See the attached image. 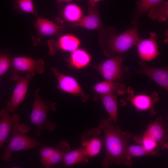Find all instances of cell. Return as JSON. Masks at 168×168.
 Masks as SVG:
<instances>
[{"instance_id":"obj_7","label":"cell","mask_w":168,"mask_h":168,"mask_svg":"<svg viewBox=\"0 0 168 168\" xmlns=\"http://www.w3.org/2000/svg\"><path fill=\"white\" fill-rule=\"evenodd\" d=\"M51 70L57 78V87L61 91L79 97L83 102L87 101L89 96L85 94L77 81L72 77L63 74L56 68L52 67Z\"/></svg>"},{"instance_id":"obj_28","label":"cell","mask_w":168,"mask_h":168,"mask_svg":"<svg viewBox=\"0 0 168 168\" xmlns=\"http://www.w3.org/2000/svg\"><path fill=\"white\" fill-rule=\"evenodd\" d=\"M126 153L128 159L130 161H132V159L134 157L150 155L139 144L128 145L126 149Z\"/></svg>"},{"instance_id":"obj_30","label":"cell","mask_w":168,"mask_h":168,"mask_svg":"<svg viewBox=\"0 0 168 168\" xmlns=\"http://www.w3.org/2000/svg\"><path fill=\"white\" fill-rule=\"evenodd\" d=\"M101 0H88V6H96L98 2Z\"/></svg>"},{"instance_id":"obj_11","label":"cell","mask_w":168,"mask_h":168,"mask_svg":"<svg viewBox=\"0 0 168 168\" xmlns=\"http://www.w3.org/2000/svg\"><path fill=\"white\" fill-rule=\"evenodd\" d=\"M81 43L79 39L71 34H65L57 39L48 41L49 53L51 55H55L59 51L72 52L78 49Z\"/></svg>"},{"instance_id":"obj_3","label":"cell","mask_w":168,"mask_h":168,"mask_svg":"<svg viewBox=\"0 0 168 168\" xmlns=\"http://www.w3.org/2000/svg\"><path fill=\"white\" fill-rule=\"evenodd\" d=\"M29 130V127L25 124L18 122L14 124L10 131V140L2 155L4 161H10L13 153L15 152L43 145L38 140L27 135Z\"/></svg>"},{"instance_id":"obj_8","label":"cell","mask_w":168,"mask_h":168,"mask_svg":"<svg viewBox=\"0 0 168 168\" xmlns=\"http://www.w3.org/2000/svg\"><path fill=\"white\" fill-rule=\"evenodd\" d=\"M11 73L35 72L41 74L45 70V64L41 58L35 59L26 57L12 58Z\"/></svg>"},{"instance_id":"obj_19","label":"cell","mask_w":168,"mask_h":168,"mask_svg":"<svg viewBox=\"0 0 168 168\" xmlns=\"http://www.w3.org/2000/svg\"><path fill=\"white\" fill-rule=\"evenodd\" d=\"M57 146L50 157L42 163L46 168H50L62 161L65 154L70 151L69 144L65 141L63 140L58 142Z\"/></svg>"},{"instance_id":"obj_22","label":"cell","mask_w":168,"mask_h":168,"mask_svg":"<svg viewBox=\"0 0 168 168\" xmlns=\"http://www.w3.org/2000/svg\"><path fill=\"white\" fill-rule=\"evenodd\" d=\"M64 19L67 21L76 23L79 22L83 17V11L81 8L75 3L66 5L62 11Z\"/></svg>"},{"instance_id":"obj_20","label":"cell","mask_w":168,"mask_h":168,"mask_svg":"<svg viewBox=\"0 0 168 168\" xmlns=\"http://www.w3.org/2000/svg\"><path fill=\"white\" fill-rule=\"evenodd\" d=\"M99 96L110 118L116 124L118 120V106L116 94L112 93L99 95Z\"/></svg>"},{"instance_id":"obj_17","label":"cell","mask_w":168,"mask_h":168,"mask_svg":"<svg viewBox=\"0 0 168 168\" xmlns=\"http://www.w3.org/2000/svg\"><path fill=\"white\" fill-rule=\"evenodd\" d=\"M89 158L84 149L82 147L66 153L62 161L65 166L68 167L79 163L85 164L89 161Z\"/></svg>"},{"instance_id":"obj_9","label":"cell","mask_w":168,"mask_h":168,"mask_svg":"<svg viewBox=\"0 0 168 168\" xmlns=\"http://www.w3.org/2000/svg\"><path fill=\"white\" fill-rule=\"evenodd\" d=\"M102 133V130L98 127L91 129L82 136V147L89 158L96 156L100 152L104 143Z\"/></svg>"},{"instance_id":"obj_15","label":"cell","mask_w":168,"mask_h":168,"mask_svg":"<svg viewBox=\"0 0 168 168\" xmlns=\"http://www.w3.org/2000/svg\"><path fill=\"white\" fill-rule=\"evenodd\" d=\"M143 134L157 142L161 148L167 147V134L162 124V117L150 123Z\"/></svg>"},{"instance_id":"obj_26","label":"cell","mask_w":168,"mask_h":168,"mask_svg":"<svg viewBox=\"0 0 168 168\" xmlns=\"http://www.w3.org/2000/svg\"><path fill=\"white\" fill-rule=\"evenodd\" d=\"M133 139L136 143L141 145L151 155H157L159 149L161 148L157 142L143 134L141 136L135 135L133 137Z\"/></svg>"},{"instance_id":"obj_31","label":"cell","mask_w":168,"mask_h":168,"mask_svg":"<svg viewBox=\"0 0 168 168\" xmlns=\"http://www.w3.org/2000/svg\"><path fill=\"white\" fill-rule=\"evenodd\" d=\"M74 0H56L58 3H60L63 2H69Z\"/></svg>"},{"instance_id":"obj_4","label":"cell","mask_w":168,"mask_h":168,"mask_svg":"<svg viewBox=\"0 0 168 168\" xmlns=\"http://www.w3.org/2000/svg\"><path fill=\"white\" fill-rule=\"evenodd\" d=\"M40 89H35L34 93V101L31 114V123L36 128L34 135L37 138L39 137L43 129L53 131L56 127L55 124L50 121L48 117L49 111H55L56 104L43 99L40 96Z\"/></svg>"},{"instance_id":"obj_25","label":"cell","mask_w":168,"mask_h":168,"mask_svg":"<svg viewBox=\"0 0 168 168\" xmlns=\"http://www.w3.org/2000/svg\"><path fill=\"white\" fill-rule=\"evenodd\" d=\"M165 0H138L137 1L134 19L132 21L133 24L138 25V20L146 12L152 7Z\"/></svg>"},{"instance_id":"obj_16","label":"cell","mask_w":168,"mask_h":168,"mask_svg":"<svg viewBox=\"0 0 168 168\" xmlns=\"http://www.w3.org/2000/svg\"><path fill=\"white\" fill-rule=\"evenodd\" d=\"M10 112L5 108L0 110V150L10 132L13 125L20 120V117L18 114H14L11 116Z\"/></svg>"},{"instance_id":"obj_13","label":"cell","mask_w":168,"mask_h":168,"mask_svg":"<svg viewBox=\"0 0 168 168\" xmlns=\"http://www.w3.org/2000/svg\"><path fill=\"white\" fill-rule=\"evenodd\" d=\"M87 13V15L83 17L79 22L73 23L71 26L74 27H81L90 30H100L104 27L96 5L88 6Z\"/></svg>"},{"instance_id":"obj_29","label":"cell","mask_w":168,"mask_h":168,"mask_svg":"<svg viewBox=\"0 0 168 168\" xmlns=\"http://www.w3.org/2000/svg\"><path fill=\"white\" fill-rule=\"evenodd\" d=\"M12 58L7 51L0 54V77L4 74L11 67Z\"/></svg>"},{"instance_id":"obj_6","label":"cell","mask_w":168,"mask_h":168,"mask_svg":"<svg viewBox=\"0 0 168 168\" xmlns=\"http://www.w3.org/2000/svg\"><path fill=\"white\" fill-rule=\"evenodd\" d=\"M124 60L122 54L115 55L93 66L105 80L111 81L118 80L120 79L123 75L122 65Z\"/></svg>"},{"instance_id":"obj_27","label":"cell","mask_w":168,"mask_h":168,"mask_svg":"<svg viewBox=\"0 0 168 168\" xmlns=\"http://www.w3.org/2000/svg\"><path fill=\"white\" fill-rule=\"evenodd\" d=\"M14 10L21 13H26L36 15L38 10L34 6L33 0H14Z\"/></svg>"},{"instance_id":"obj_21","label":"cell","mask_w":168,"mask_h":168,"mask_svg":"<svg viewBox=\"0 0 168 168\" xmlns=\"http://www.w3.org/2000/svg\"><path fill=\"white\" fill-rule=\"evenodd\" d=\"M91 60V57L88 52L84 49H78L72 53L68 61L73 68L80 69L88 65Z\"/></svg>"},{"instance_id":"obj_10","label":"cell","mask_w":168,"mask_h":168,"mask_svg":"<svg viewBox=\"0 0 168 168\" xmlns=\"http://www.w3.org/2000/svg\"><path fill=\"white\" fill-rule=\"evenodd\" d=\"M37 34L32 41L34 46L39 44L40 38L49 36H60L64 31V27L59 26L46 18L37 16L34 25Z\"/></svg>"},{"instance_id":"obj_5","label":"cell","mask_w":168,"mask_h":168,"mask_svg":"<svg viewBox=\"0 0 168 168\" xmlns=\"http://www.w3.org/2000/svg\"><path fill=\"white\" fill-rule=\"evenodd\" d=\"M35 72L26 73L22 77L19 73H11L12 79L16 82L11 99L6 103L5 108L10 112H15L18 106L24 100L26 94L29 83L32 78L36 74Z\"/></svg>"},{"instance_id":"obj_23","label":"cell","mask_w":168,"mask_h":168,"mask_svg":"<svg viewBox=\"0 0 168 168\" xmlns=\"http://www.w3.org/2000/svg\"><path fill=\"white\" fill-rule=\"evenodd\" d=\"M130 100L137 109L146 111L152 109L154 104L155 99L146 94H139L132 96Z\"/></svg>"},{"instance_id":"obj_24","label":"cell","mask_w":168,"mask_h":168,"mask_svg":"<svg viewBox=\"0 0 168 168\" xmlns=\"http://www.w3.org/2000/svg\"><path fill=\"white\" fill-rule=\"evenodd\" d=\"M168 2L164 1L150 9L148 16L152 20L165 22L168 19Z\"/></svg>"},{"instance_id":"obj_14","label":"cell","mask_w":168,"mask_h":168,"mask_svg":"<svg viewBox=\"0 0 168 168\" xmlns=\"http://www.w3.org/2000/svg\"><path fill=\"white\" fill-rule=\"evenodd\" d=\"M140 66L137 72L149 77L166 90L168 89V72L166 68H157L146 65L142 62H139Z\"/></svg>"},{"instance_id":"obj_12","label":"cell","mask_w":168,"mask_h":168,"mask_svg":"<svg viewBox=\"0 0 168 168\" xmlns=\"http://www.w3.org/2000/svg\"><path fill=\"white\" fill-rule=\"evenodd\" d=\"M158 35L150 33L149 38L141 39L137 44L138 54L143 61H149L156 58L159 54L157 41Z\"/></svg>"},{"instance_id":"obj_2","label":"cell","mask_w":168,"mask_h":168,"mask_svg":"<svg viewBox=\"0 0 168 168\" xmlns=\"http://www.w3.org/2000/svg\"><path fill=\"white\" fill-rule=\"evenodd\" d=\"M118 34L114 27H104L98 34L99 44L104 55L110 57L122 54L136 45L142 39L138 33V24Z\"/></svg>"},{"instance_id":"obj_1","label":"cell","mask_w":168,"mask_h":168,"mask_svg":"<svg viewBox=\"0 0 168 168\" xmlns=\"http://www.w3.org/2000/svg\"><path fill=\"white\" fill-rule=\"evenodd\" d=\"M113 123L110 117L102 119L99 125L104 134L105 148L102 166L107 168L114 164L132 166L133 162L128 159L126 153L132 134L123 131Z\"/></svg>"},{"instance_id":"obj_18","label":"cell","mask_w":168,"mask_h":168,"mask_svg":"<svg viewBox=\"0 0 168 168\" xmlns=\"http://www.w3.org/2000/svg\"><path fill=\"white\" fill-rule=\"evenodd\" d=\"M92 88L99 95L112 93L122 94L125 93V87L122 85L106 80L97 83Z\"/></svg>"}]
</instances>
